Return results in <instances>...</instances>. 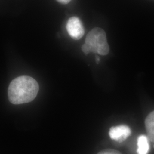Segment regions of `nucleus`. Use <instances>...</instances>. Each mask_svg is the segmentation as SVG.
Returning a JSON list of instances; mask_svg holds the SVG:
<instances>
[{
  "mask_svg": "<svg viewBox=\"0 0 154 154\" xmlns=\"http://www.w3.org/2000/svg\"><path fill=\"white\" fill-rule=\"evenodd\" d=\"M38 90V84L32 77H17L11 81L9 86V99L14 105L29 103L35 99Z\"/></svg>",
  "mask_w": 154,
  "mask_h": 154,
  "instance_id": "obj_1",
  "label": "nucleus"
},
{
  "mask_svg": "<svg viewBox=\"0 0 154 154\" xmlns=\"http://www.w3.org/2000/svg\"><path fill=\"white\" fill-rule=\"evenodd\" d=\"M85 44L88 46L91 52L102 55L109 53V46L107 41L105 31L99 28H95L88 33Z\"/></svg>",
  "mask_w": 154,
  "mask_h": 154,
  "instance_id": "obj_2",
  "label": "nucleus"
},
{
  "mask_svg": "<svg viewBox=\"0 0 154 154\" xmlns=\"http://www.w3.org/2000/svg\"><path fill=\"white\" fill-rule=\"evenodd\" d=\"M67 31L72 38L78 40L81 38L85 34L82 23L77 17H71L66 24Z\"/></svg>",
  "mask_w": 154,
  "mask_h": 154,
  "instance_id": "obj_3",
  "label": "nucleus"
},
{
  "mask_svg": "<svg viewBox=\"0 0 154 154\" xmlns=\"http://www.w3.org/2000/svg\"><path fill=\"white\" fill-rule=\"evenodd\" d=\"M131 133L130 128L126 125H119L111 127L109 131V136L112 139L118 142L125 141Z\"/></svg>",
  "mask_w": 154,
  "mask_h": 154,
  "instance_id": "obj_4",
  "label": "nucleus"
},
{
  "mask_svg": "<svg viewBox=\"0 0 154 154\" xmlns=\"http://www.w3.org/2000/svg\"><path fill=\"white\" fill-rule=\"evenodd\" d=\"M145 126L148 138L154 143V111L151 112L146 118Z\"/></svg>",
  "mask_w": 154,
  "mask_h": 154,
  "instance_id": "obj_5",
  "label": "nucleus"
},
{
  "mask_svg": "<svg viewBox=\"0 0 154 154\" xmlns=\"http://www.w3.org/2000/svg\"><path fill=\"white\" fill-rule=\"evenodd\" d=\"M138 154H147L149 152V144L148 138L146 136L142 135L138 139Z\"/></svg>",
  "mask_w": 154,
  "mask_h": 154,
  "instance_id": "obj_6",
  "label": "nucleus"
},
{
  "mask_svg": "<svg viewBox=\"0 0 154 154\" xmlns=\"http://www.w3.org/2000/svg\"><path fill=\"white\" fill-rule=\"evenodd\" d=\"M98 154H122L121 152L119 151L112 149H104L100 152H99Z\"/></svg>",
  "mask_w": 154,
  "mask_h": 154,
  "instance_id": "obj_7",
  "label": "nucleus"
},
{
  "mask_svg": "<svg viewBox=\"0 0 154 154\" xmlns=\"http://www.w3.org/2000/svg\"><path fill=\"white\" fill-rule=\"evenodd\" d=\"M82 50L83 52L84 53H85L86 54H88L89 53H90V50L89 49V48L88 47V46L86 44H85L84 45H83L82 46Z\"/></svg>",
  "mask_w": 154,
  "mask_h": 154,
  "instance_id": "obj_8",
  "label": "nucleus"
},
{
  "mask_svg": "<svg viewBox=\"0 0 154 154\" xmlns=\"http://www.w3.org/2000/svg\"><path fill=\"white\" fill-rule=\"evenodd\" d=\"M57 1L62 4H67L69 3L72 0H57Z\"/></svg>",
  "mask_w": 154,
  "mask_h": 154,
  "instance_id": "obj_9",
  "label": "nucleus"
},
{
  "mask_svg": "<svg viewBox=\"0 0 154 154\" xmlns=\"http://www.w3.org/2000/svg\"><path fill=\"white\" fill-rule=\"evenodd\" d=\"M96 61L97 62V63H98L99 61V58L98 57H97V58H96Z\"/></svg>",
  "mask_w": 154,
  "mask_h": 154,
  "instance_id": "obj_10",
  "label": "nucleus"
}]
</instances>
